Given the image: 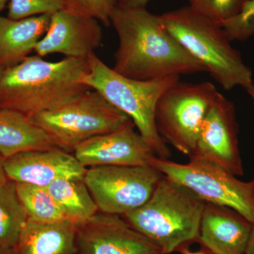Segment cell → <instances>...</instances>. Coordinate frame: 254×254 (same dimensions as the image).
<instances>
[{"instance_id": "obj_21", "label": "cell", "mask_w": 254, "mask_h": 254, "mask_svg": "<svg viewBox=\"0 0 254 254\" xmlns=\"http://www.w3.org/2000/svg\"><path fill=\"white\" fill-rule=\"evenodd\" d=\"M26 221L15 182L8 180L0 185V247H16Z\"/></svg>"}, {"instance_id": "obj_26", "label": "cell", "mask_w": 254, "mask_h": 254, "mask_svg": "<svg viewBox=\"0 0 254 254\" xmlns=\"http://www.w3.org/2000/svg\"><path fill=\"white\" fill-rule=\"evenodd\" d=\"M152 0H118V6L125 8H146Z\"/></svg>"}, {"instance_id": "obj_5", "label": "cell", "mask_w": 254, "mask_h": 254, "mask_svg": "<svg viewBox=\"0 0 254 254\" xmlns=\"http://www.w3.org/2000/svg\"><path fill=\"white\" fill-rule=\"evenodd\" d=\"M88 71L81 78V83L98 91L110 104L131 119L158 158L169 159L171 152L155 126V109L160 97L180 81V77L151 81L126 77L105 64L95 53L88 58Z\"/></svg>"}, {"instance_id": "obj_3", "label": "cell", "mask_w": 254, "mask_h": 254, "mask_svg": "<svg viewBox=\"0 0 254 254\" xmlns=\"http://www.w3.org/2000/svg\"><path fill=\"white\" fill-rule=\"evenodd\" d=\"M167 30L225 90L254 86L253 72L234 48L223 26L190 6L160 15Z\"/></svg>"}, {"instance_id": "obj_24", "label": "cell", "mask_w": 254, "mask_h": 254, "mask_svg": "<svg viewBox=\"0 0 254 254\" xmlns=\"http://www.w3.org/2000/svg\"><path fill=\"white\" fill-rule=\"evenodd\" d=\"M63 8L62 0H9L6 16L18 20L39 15H52Z\"/></svg>"}, {"instance_id": "obj_27", "label": "cell", "mask_w": 254, "mask_h": 254, "mask_svg": "<svg viewBox=\"0 0 254 254\" xmlns=\"http://www.w3.org/2000/svg\"><path fill=\"white\" fill-rule=\"evenodd\" d=\"M4 160V158L0 155V185H2L9 180L5 173Z\"/></svg>"}, {"instance_id": "obj_10", "label": "cell", "mask_w": 254, "mask_h": 254, "mask_svg": "<svg viewBox=\"0 0 254 254\" xmlns=\"http://www.w3.org/2000/svg\"><path fill=\"white\" fill-rule=\"evenodd\" d=\"M189 158L207 160L237 177L244 175L236 110L219 93L203 120L194 150Z\"/></svg>"}, {"instance_id": "obj_32", "label": "cell", "mask_w": 254, "mask_h": 254, "mask_svg": "<svg viewBox=\"0 0 254 254\" xmlns=\"http://www.w3.org/2000/svg\"><path fill=\"white\" fill-rule=\"evenodd\" d=\"M246 91H247V93H248V94L250 95L251 98H252L254 103V85L252 87V88Z\"/></svg>"}, {"instance_id": "obj_7", "label": "cell", "mask_w": 254, "mask_h": 254, "mask_svg": "<svg viewBox=\"0 0 254 254\" xmlns=\"http://www.w3.org/2000/svg\"><path fill=\"white\" fill-rule=\"evenodd\" d=\"M219 92L210 82L177 81L160 97L155 122L160 138L182 154L190 157L203 120Z\"/></svg>"}, {"instance_id": "obj_30", "label": "cell", "mask_w": 254, "mask_h": 254, "mask_svg": "<svg viewBox=\"0 0 254 254\" xmlns=\"http://www.w3.org/2000/svg\"><path fill=\"white\" fill-rule=\"evenodd\" d=\"M182 254H208V252L205 250H200L198 251V252H190V251L187 250H184L183 252H182Z\"/></svg>"}, {"instance_id": "obj_16", "label": "cell", "mask_w": 254, "mask_h": 254, "mask_svg": "<svg viewBox=\"0 0 254 254\" xmlns=\"http://www.w3.org/2000/svg\"><path fill=\"white\" fill-rule=\"evenodd\" d=\"M51 15L11 19L0 14V65L12 67L34 52L46 34Z\"/></svg>"}, {"instance_id": "obj_28", "label": "cell", "mask_w": 254, "mask_h": 254, "mask_svg": "<svg viewBox=\"0 0 254 254\" xmlns=\"http://www.w3.org/2000/svg\"><path fill=\"white\" fill-rule=\"evenodd\" d=\"M246 254H254V225L253 229H252V234H251Z\"/></svg>"}, {"instance_id": "obj_11", "label": "cell", "mask_w": 254, "mask_h": 254, "mask_svg": "<svg viewBox=\"0 0 254 254\" xmlns=\"http://www.w3.org/2000/svg\"><path fill=\"white\" fill-rule=\"evenodd\" d=\"M131 119L110 133L90 138L73 154L86 168L98 166H151L157 155Z\"/></svg>"}, {"instance_id": "obj_15", "label": "cell", "mask_w": 254, "mask_h": 254, "mask_svg": "<svg viewBox=\"0 0 254 254\" xmlns=\"http://www.w3.org/2000/svg\"><path fill=\"white\" fill-rule=\"evenodd\" d=\"M253 226L233 209L205 203L198 242L212 254H246Z\"/></svg>"}, {"instance_id": "obj_1", "label": "cell", "mask_w": 254, "mask_h": 254, "mask_svg": "<svg viewBox=\"0 0 254 254\" xmlns=\"http://www.w3.org/2000/svg\"><path fill=\"white\" fill-rule=\"evenodd\" d=\"M110 25L119 39L113 68L123 76L151 81L206 72L146 8L117 6Z\"/></svg>"}, {"instance_id": "obj_2", "label": "cell", "mask_w": 254, "mask_h": 254, "mask_svg": "<svg viewBox=\"0 0 254 254\" xmlns=\"http://www.w3.org/2000/svg\"><path fill=\"white\" fill-rule=\"evenodd\" d=\"M88 59L49 62L34 55L5 69L0 78V110L33 118L56 109L90 89L81 83Z\"/></svg>"}, {"instance_id": "obj_9", "label": "cell", "mask_w": 254, "mask_h": 254, "mask_svg": "<svg viewBox=\"0 0 254 254\" xmlns=\"http://www.w3.org/2000/svg\"><path fill=\"white\" fill-rule=\"evenodd\" d=\"M152 166L87 168L83 181L98 211L123 216L145 204L163 178Z\"/></svg>"}, {"instance_id": "obj_33", "label": "cell", "mask_w": 254, "mask_h": 254, "mask_svg": "<svg viewBox=\"0 0 254 254\" xmlns=\"http://www.w3.org/2000/svg\"><path fill=\"white\" fill-rule=\"evenodd\" d=\"M5 71V68L2 67V66L0 65V78H1V76H2L3 73H4Z\"/></svg>"}, {"instance_id": "obj_29", "label": "cell", "mask_w": 254, "mask_h": 254, "mask_svg": "<svg viewBox=\"0 0 254 254\" xmlns=\"http://www.w3.org/2000/svg\"><path fill=\"white\" fill-rule=\"evenodd\" d=\"M0 254H16V249L4 248V247H0Z\"/></svg>"}, {"instance_id": "obj_19", "label": "cell", "mask_w": 254, "mask_h": 254, "mask_svg": "<svg viewBox=\"0 0 254 254\" xmlns=\"http://www.w3.org/2000/svg\"><path fill=\"white\" fill-rule=\"evenodd\" d=\"M65 220L79 227L91 220L98 206L83 179H63L47 187Z\"/></svg>"}, {"instance_id": "obj_25", "label": "cell", "mask_w": 254, "mask_h": 254, "mask_svg": "<svg viewBox=\"0 0 254 254\" xmlns=\"http://www.w3.org/2000/svg\"><path fill=\"white\" fill-rule=\"evenodd\" d=\"M230 41H245L254 35V0H249L235 18L222 24Z\"/></svg>"}, {"instance_id": "obj_6", "label": "cell", "mask_w": 254, "mask_h": 254, "mask_svg": "<svg viewBox=\"0 0 254 254\" xmlns=\"http://www.w3.org/2000/svg\"><path fill=\"white\" fill-rule=\"evenodd\" d=\"M30 119L56 148L69 153L83 142L115 131L130 120L94 90Z\"/></svg>"}, {"instance_id": "obj_17", "label": "cell", "mask_w": 254, "mask_h": 254, "mask_svg": "<svg viewBox=\"0 0 254 254\" xmlns=\"http://www.w3.org/2000/svg\"><path fill=\"white\" fill-rule=\"evenodd\" d=\"M78 227L68 221L39 223L27 220L16 249L17 254H77Z\"/></svg>"}, {"instance_id": "obj_23", "label": "cell", "mask_w": 254, "mask_h": 254, "mask_svg": "<svg viewBox=\"0 0 254 254\" xmlns=\"http://www.w3.org/2000/svg\"><path fill=\"white\" fill-rule=\"evenodd\" d=\"M63 9L68 12L91 18L110 26V16L113 10L118 6V0H62Z\"/></svg>"}, {"instance_id": "obj_13", "label": "cell", "mask_w": 254, "mask_h": 254, "mask_svg": "<svg viewBox=\"0 0 254 254\" xmlns=\"http://www.w3.org/2000/svg\"><path fill=\"white\" fill-rule=\"evenodd\" d=\"M100 22L60 10L50 16L46 34L38 42L34 52L38 56L60 53L66 58L88 59L103 41Z\"/></svg>"}, {"instance_id": "obj_4", "label": "cell", "mask_w": 254, "mask_h": 254, "mask_svg": "<svg viewBox=\"0 0 254 254\" xmlns=\"http://www.w3.org/2000/svg\"><path fill=\"white\" fill-rule=\"evenodd\" d=\"M205 203L163 175L149 200L121 216L163 250L183 252L197 242Z\"/></svg>"}, {"instance_id": "obj_14", "label": "cell", "mask_w": 254, "mask_h": 254, "mask_svg": "<svg viewBox=\"0 0 254 254\" xmlns=\"http://www.w3.org/2000/svg\"><path fill=\"white\" fill-rule=\"evenodd\" d=\"M8 180L48 187L63 179H83L87 168L73 153L60 148L27 150L4 159Z\"/></svg>"}, {"instance_id": "obj_34", "label": "cell", "mask_w": 254, "mask_h": 254, "mask_svg": "<svg viewBox=\"0 0 254 254\" xmlns=\"http://www.w3.org/2000/svg\"><path fill=\"white\" fill-rule=\"evenodd\" d=\"M252 182V187H253L254 193V180Z\"/></svg>"}, {"instance_id": "obj_12", "label": "cell", "mask_w": 254, "mask_h": 254, "mask_svg": "<svg viewBox=\"0 0 254 254\" xmlns=\"http://www.w3.org/2000/svg\"><path fill=\"white\" fill-rule=\"evenodd\" d=\"M77 254H164L121 216L98 212L78 227Z\"/></svg>"}, {"instance_id": "obj_20", "label": "cell", "mask_w": 254, "mask_h": 254, "mask_svg": "<svg viewBox=\"0 0 254 254\" xmlns=\"http://www.w3.org/2000/svg\"><path fill=\"white\" fill-rule=\"evenodd\" d=\"M18 200L27 220L39 223L66 221L47 187L15 182Z\"/></svg>"}, {"instance_id": "obj_8", "label": "cell", "mask_w": 254, "mask_h": 254, "mask_svg": "<svg viewBox=\"0 0 254 254\" xmlns=\"http://www.w3.org/2000/svg\"><path fill=\"white\" fill-rule=\"evenodd\" d=\"M151 166L204 203L233 209L254 225L252 182L241 181L221 167L201 159L190 158L188 163L180 164L157 157Z\"/></svg>"}, {"instance_id": "obj_18", "label": "cell", "mask_w": 254, "mask_h": 254, "mask_svg": "<svg viewBox=\"0 0 254 254\" xmlns=\"http://www.w3.org/2000/svg\"><path fill=\"white\" fill-rule=\"evenodd\" d=\"M31 119L9 110H0V155L6 159L27 150L55 148Z\"/></svg>"}, {"instance_id": "obj_31", "label": "cell", "mask_w": 254, "mask_h": 254, "mask_svg": "<svg viewBox=\"0 0 254 254\" xmlns=\"http://www.w3.org/2000/svg\"><path fill=\"white\" fill-rule=\"evenodd\" d=\"M9 0H0V14L1 11L5 9L6 6L9 4Z\"/></svg>"}, {"instance_id": "obj_22", "label": "cell", "mask_w": 254, "mask_h": 254, "mask_svg": "<svg viewBox=\"0 0 254 254\" xmlns=\"http://www.w3.org/2000/svg\"><path fill=\"white\" fill-rule=\"evenodd\" d=\"M249 0H189L191 9L222 24L240 14Z\"/></svg>"}]
</instances>
